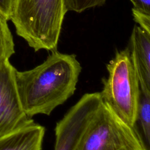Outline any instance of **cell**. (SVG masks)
<instances>
[{"mask_svg":"<svg viewBox=\"0 0 150 150\" xmlns=\"http://www.w3.org/2000/svg\"><path fill=\"white\" fill-rule=\"evenodd\" d=\"M101 102L100 92L86 93L67 111L56 123L54 150H76Z\"/></svg>","mask_w":150,"mask_h":150,"instance_id":"5b68a950","label":"cell"},{"mask_svg":"<svg viewBox=\"0 0 150 150\" xmlns=\"http://www.w3.org/2000/svg\"><path fill=\"white\" fill-rule=\"evenodd\" d=\"M106 67L108 76L102 79L100 92L101 101L123 121L135 127L141 91L129 47L116 50Z\"/></svg>","mask_w":150,"mask_h":150,"instance_id":"3957f363","label":"cell"},{"mask_svg":"<svg viewBox=\"0 0 150 150\" xmlns=\"http://www.w3.org/2000/svg\"><path fill=\"white\" fill-rule=\"evenodd\" d=\"M67 12L65 0H15L10 20L35 52L57 50Z\"/></svg>","mask_w":150,"mask_h":150,"instance_id":"7a4b0ae2","label":"cell"},{"mask_svg":"<svg viewBox=\"0 0 150 150\" xmlns=\"http://www.w3.org/2000/svg\"><path fill=\"white\" fill-rule=\"evenodd\" d=\"M76 150H149L135 127L101 102Z\"/></svg>","mask_w":150,"mask_h":150,"instance_id":"277c9868","label":"cell"},{"mask_svg":"<svg viewBox=\"0 0 150 150\" xmlns=\"http://www.w3.org/2000/svg\"><path fill=\"white\" fill-rule=\"evenodd\" d=\"M134 20L139 27L147 33L150 34V14L140 11L134 8L132 9Z\"/></svg>","mask_w":150,"mask_h":150,"instance_id":"7c38bea8","label":"cell"},{"mask_svg":"<svg viewBox=\"0 0 150 150\" xmlns=\"http://www.w3.org/2000/svg\"><path fill=\"white\" fill-rule=\"evenodd\" d=\"M81 71L75 54L57 50L32 69L16 70V84L25 114L30 118L37 114L49 115L73 95Z\"/></svg>","mask_w":150,"mask_h":150,"instance_id":"6da1fadb","label":"cell"},{"mask_svg":"<svg viewBox=\"0 0 150 150\" xmlns=\"http://www.w3.org/2000/svg\"><path fill=\"white\" fill-rule=\"evenodd\" d=\"M16 71L9 59L0 63V137L34 121L22 107L15 81Z\"/></svg>","mask_w":150,"mask_h":150,"instance_id":"8992f818","label":"cell"},{"mask_svg":"<svg viewBox=\"0 0 150 150\" xmlns=\"http://www.w3.org/2000/svg\"><path fill=\"white\" fill-rule=\"evenodd\" d=\"M15 0H0V15L6 20L11 19Z\"/></svg>","mask_w":150,"mask_h":150,"instance_id":"4fadbf2b","label":"cell"},{"mask_svg":"<svg viewBox=\"0 0 150 150\" xmlns=\"http://www.w3.org/2000/svg\"><path fill=\"white\" fill-rule=\"evenodd\" d=\"M131 56L135 68L141 92L150 94V34L134 26L131 38Z\"/></svg>","mask_w":150,"mask_h":150,"instance_id":"52a82bcc","label":"cell"},{"mask_svg":"<svg viewBox=\"0 0 150 150\" xmlns=\"http://www.w3.org/2000/svg\"><path fill=\"white\" fill-rule=\"evenodd\" d=\"M45 128L34 121L0 137V150H42Z\"/></svg>","mask_w":150,"mask_h":150,"instance_id":"ba28073f","label":"cell"},{"mask_svg":"<svg viewBox=\"0 0 150 150\" xmlns=\"http://www.w3.org/2000/svg\"><path fill=\"white\" fill-rule=\"evenodd\" d=\"M137 121L141 128L144 141L149 148L150 145V94H146L141 91L138 107Z\"/></svg>","mask_w":150,"mask_h":150,"instance_id":"9c48e42d","label":"cell"},{"mask_svg":"<svg viewBox=\"0 0 150 150\" xmlns=\"http://www.w3.org/2000/svg\"><path fill=\"white\" fill-rule=\"evenodd\" d=\"M134 8L145 12L150 14V0H129Z\"/></svg>","mask_w":150,"mask_h":150,"instance_id":"5bb4252c","label":"cell"},{"mask_svg":"<svg viewBox=\"0 0 150 150\" xmlns=\"http://www.w3.org/2000/svg\"><path fill=\"white\" fill-rule=\"evenodd\" d=\"M8 21L0 15V63L15 53V44Z\"/></svg>","mask_w":150,"mask_h":150,"instance_id":"30bf717a","label":"cell"},{"mask_svg":"<svg viewBox=\"0 0 150 150\" xmlns=\"http://www.w3.org/2000/svg\"><path fill=\"white\" fill-rule=\"evenodd\" d=\"M107 0H65L68 11L81 13L88 9L103 5Z\"/></svg>","mask_w":150,"mask_h":150,"instance_id":"8fae6325","label":"cell"}]
</instances>
